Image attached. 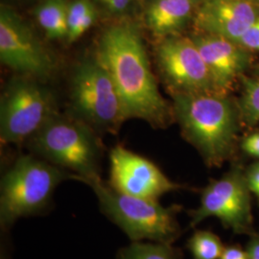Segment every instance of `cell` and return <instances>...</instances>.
Returning <instances> with one entry per match:
<instances>
[{
  "instance_id": "7c38bea8",
  "label": "cell",
  "mask_w": 259,
  "mask_h": 259,
  "mask_svg": "<svg viewBox=\"0 0 259 259\" xmlns=\"http://www.w3.org/2000/svg\"><path fill=\"white\" fill-rule=\"evenodd\" d=\"M259 17L252 0H204L195 15L197 33L237 41Z\"/></svg>"
},
{
  "instance_id": "9a60e30c",
  "label": "cell",
  "mask_w": 259,
  "mask_h": 259,
  "mask_svg": "<svg viewBox=\"0 0 259 259\" xmlns=\"http://www.w3.org/2000/svg\"><path fill=\"white\" fill-rule=\"evenodd\" d=\"M69 0H42L34 14L38 25L50 39H66Z\"/></svg>"
},
{
  "instance_id": "52a82bcc",
  "label": "cell",
  "mask_w": 259,
  "mask_h": 259,
  "mask_svg": "<svg viewBox=\"0 0 259 259\" xmlns=\"http://www.w3.org/2000/svg\"><path fill=\"white\" fill-rule=\"evenodd\" d=\"M58 114L52 93L37 79L19 76L6 85L0 102V140L20 144Z\"/></svg>"
},
{
  "instance_id": "2e32d148",
  "label": "cell",
  "mask_w": 259,
  "mask_h": 259,
  "mask_svg": "<svg viewBox=\"0 0 259 259\" xmlns=\"http://www.w3.org/2000/svg\"><path fill=\"white\" fill-rule=\"evenodd\" d=\"M97 20V9L93 0H72L68 8V33L66 41L73 44L93 27Z\"/></svg>"
},
{
  "instance_id": "4fadbf2b",
  "label": "cell",
  "mask_w": 259,
  "mask_h": 259,
  "mask_svg": "<svg viewBox=\"0 0 259 259\" xmlns=\"http://www.w3.org/2000/svg\"><path fill=\"white\" fill-rule=\"evenodd\" d=\"M207 66L216 92L227 95L249 65V51L237 42L214 35L191 36Z\"/></svg>"
},
{
  "instance_id": "ba28073f",
  "label": "cell",
  "mask_w": 259,
  "mask_h": 259,
  "mask_svg": "<svg viewBox=\"0 0 259 259\" xmlns=\"http://www.w3.org/2000/svg\"><path fill=\"white\" fill-rule=\"evenodd\" d=\"M191 229L209 217L220 220L225 230L248 236L253 227L251 193L245 173L235 167L219 180H213L202 190L200 204L188 212Z\"/></svg>"
},
{
  "instance_id": "d6986e66",
  "label": "cell",
  "mask_w": 259,
  "mask_h": 259,
  "mask_svg": "<svg viewBox=\"0 0 259 259\" xmlns=\"http://www.w3.org/2000/svg\"><path fill=\"white\" fill-rule=\"evenodd\" d=\"M241 113L249 124L259 122V78H245L240 102Z\"/></svg>"
},
{
  "instance_id": "ac0fdd59",
  "label": "cell",
  "mask_w": 259,
  "mask_h": 259,
  "mask_svg": "<svg viewBox=\"0 0 259 259\" xmlns=\"http://www.w3.org/2000/svg\"><path fill=\"white\" fill-rule=\"evenodd\" d=\"M186 248L192 259H220L225 246L214 232L198 230L187 241Z\"/></svg>"
},
{
  "instance_id": "30bf717a",
  "label": "cell",
  "mask_w": 259,
  "mask_h": 259,
  "mask_svg": "<svg viewBox=\"0 0 259 259\" xmlns=\"http://www.w3.org/2000/svg\"><path fill=\"white\" fill-rule=\"evenodd\" d=\"M155 53L158 68L173 93H218L192 37L177 35L158 39Z\"/></svg>"
},
{
  "instance_id": "d4e9b609",
  "label": "cell",
  "mask_w": 259,
  "mask_h": 259,
  "mask_svg": "<svg viewBox=\"0 0 259 259\" xmlns=\"http://www.w3.org/2000/svg\"><path fill=\"white\" fill-rule=\"evenodd\" d=\"M249 237L246 246L249 259H259V232L252 233Z\"/></svg>"
},
{
  "instance_id": "603a6c76",
  "label": "cell",
  "mask_w": 259,
  "mask_h": 259,
  "mask_svg": "<svg viewBox=\"0 0 259 259\" xmlns=\"http://www.w3.org/2000/svg\"><path fill=\"white\" fill-rule=\"evenodd\" d=\"M245 177L250 193L256 198L259 203V160L247 169Z\"/></svg>"
},
{
  "instance_id": "7402d4cb",
  "label": "cell",
  "mask_w": 259,
  "mask_h": 259,
  "mask_svg": "<svg viewBox=\"0 0 259 259\" xmlns=\"http://www.w3.org/2000/svg\"><path fill=\"white\" fill-rule=\"evenodd\" d=\"M240 147L244 154L259 160V132L252 133L242 139Z\"/></svg>"
},
{
  "instance_id": "484cf974",
  "label": "cell",
  "mask_w": 259,
  "mask_h": 259,
  "mask_svg": "<svg viewBox=\"0 0 259 259\" xmlns=\"http://www.w3.org/2000/svg\"><path fill=\"white\" fill-rule=\"evenodd\" d=\"M0 259H8V256H7V252H6V250L5 249L3 250H1V258Z\"/></svg>"
},
{
  "instance_id": "277c9868",
  "label": "cell",
  "mask_w": 259,
  "mask_h": 259,
  "mask_svg": "<svg viewBox=\"0 0 259 259\" xmlns=\"http://www.w3.org/2000/svg\"><path fill=\"white\" fill-rule=\"evenodd\" d=\"M84 184L96 195L101 212L125 232L132 241L173 244L182 234L178 214L181 204L164 206L157 200L123 194L114 190L100 177Z\"/></svg>"
},
{
  "instance_id": "5bb4252c",
  "label": "cell",
  "mask_w": 259,
  "mask_h": 259,
  "mask_svg": "<svg viewBox=\"0 0 259 259\" xmlns=\"http://www.w3.org/2000/svg\"><path fill=\"white\" fill-rule=\"evenodd\" d=\"M196 0H152L145 10V24L158 39L180 35L192 19Z\"/></svg>"
},
{
  "instance_id": "44dd1931",
  "label": "cell",
  "mask_w": 259,
  "mask_h": 259,
  "mask_svg": "<svg viewBox=\"0 0 259 259\" xmlns=\"http://www.w3.org/2000/svg\"><path fill=\"white\" fill-rule=\"evenodd\" d=\"M134 6V0H108L103 9L106 13L115 18L127 16Z\"/></svg>"
},
{
  "instance_id": "7a4b0ae2",
  "label": "cell",
  "mask_w": 259,
  "mask_h": 259,
  "mask_svg": "<svg viewBox=\"0 0 259 259\" xmlns=\"http://www.w3.org/2000/svg\"><path fill=\"white\" fill-rule=\"evenodd\" d=\"M174 114L185 139L197 149L206 166L220 167L234 153L237 115L227 95L173 93Z\"/></svg>"
},
{
  "instance_id": "4316f807",
  "label": "cell",
  "mask_w": 259,
  "mask_h": 259,
  "mask_svg": "<svg viewBox=\"0 0 259 259\" xmlns=\"http://www.w3.org/2000/svg\"><path fill=\"white\" fill-rule=\"evenodd\" d=\"M252 1H254V2H255V1H259V0H252Z\"/></svg>"
},
{
  "instance_id": "8992f818",
  "label": "cell",
  "mask_w": 259,
  "mask_h": 259,
  "mask_svg": "<svg viewBox=\"0 0 259 259\" xmlns=\"http://www.w3.org/2000/svg\"><path fill=\"white\" fill-rule=\"evenodd\" d=\"M70 100L79 120L94 131L116 133L127 120L115 85L96 57L85 58L75 67Z\"/></svg>"
},
{
  "instance_id": "cb8c5ba5",
  "label": "cell",
  "mask_w": 259,
  "mask_h": 259,
  "mask_svg": "<svg viewBox=\"0 0 259 259\" xmlns=\"http://www.w3.org/2000/svg\"><path fill=\"white\" fill-rule=\"evenodd\" d=\"M220 259H249L248 251L239 245L232 244L225 246Z\"/></svg>"
},
{
  "instance_id": "5b68a950",
  "label": "cell",
  "mask_w": 259,
  "mask_h": 259,
  "mask_svg": "<svg viewBox=\"0 0 259 259\" xmlns=\"http://www.w3.org/2000/svg\"><path fill=\"white\" fill-rule=\"evenodd\" d=\"M29 147L37 157L72 173L76 181L100 177L102 143L83 121L56 114L29 139Z\"/></svg>"
},
{
  "instance_id": "9c48e42d",
  "label": "cell",
  "mask_w": 259,
  "mask_h": 259,
  "mask_svg": "<svg viewBox=\"0 0 259 259\" xmlns=\"http://www.w3.org/2000/svg\"><path fill=\"white\" fill-rule=\"evenodd\" d=\"M0 61L23 76L44 80L55 73L57 63L33 29L15 10L0 7Z\"/></svg>"
},
{
  "instance_id": "8fae6325",
  "label": "cell",
  "mask_w": 259,
  "mask_h": 259,
  "mask_svg": "<svg viewBox=\"0 0 259 259\" xmlns=\"http://www.w3.org/2000/svg\"><path fill=\"white\" fill-rule=\"evenodd\" d=\"M109 185L123 194L157 201L164 194L184 188L153 161L122 145L111 150Z\"/></svg>"
},
{
  "instance_id": "ffe728a7",
  "label": "cell",
  "mask_w": 259,
  "mask_h": 259,
  "mask_svg": "<svg viewBox=\"0 0 259 259\" xmlns=\"http://www.w3.org/2000/svg\"><path fill=\"white\" fill-rule=\"evenodd\" d=\"M236 42L247 51L259 52V17Z\"/></svg>"
},
{
  "instance_id": "3957f363",
  "label": "cell",
  "mask_w": 259,
  "mask_h": 259,
  "mask_svg": "<svg viewBox=\"0 0 259 259\" xmlns=\"http://www.w3.org/2000/svg\"><path fill=\"white\" fill-rule=\"evenodd\" d=\"M72 173L33 155H20L0 184V227L6 232L20 218L49 212L57 186Z\"/></svg>"
},
{
  "instance_id": "e0dca14e",
  "label": "cell",
  "mask_w": 259,
  "mask_h": 259,
  "mask_svg": "<svg viewBox=\"0 0 259 259\" xmlns=\"http://www.w3.org/2000/svg\"><path fill=\"white\" fill-rule=\"evenodd\" d=\"M116 259H184V253L173 244L132 241L118 250Z\"/></svg>"
},
{
  "instance_id": "6da1fadb",
  "label": "cell",
  "mask_w": 259,
  "mask_h": 259,
  "mask_svg": "<svg viewBox=\"0 0 259 259\" xmlns=\"http://www.w3.org/2000/svg\"><path fill=\"white\" fill-rule=\"evenodd\" d=\"M95 57L114 83L127 119H141L156 128L166 126L170 108L159 93L135 21L119 19L105 28Z\"/></svg>"
}]
</instances>
